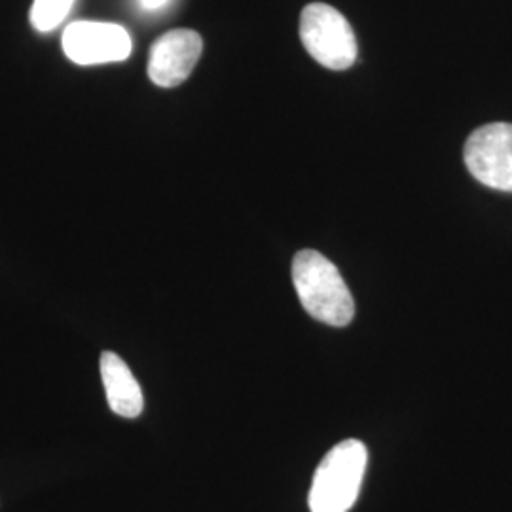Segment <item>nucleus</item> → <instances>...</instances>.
<instances>
[{"label": "nucleus", "mask_w": 512, "mask_h": 512, "mask_svg": "<svg viewBox=\"0 0 512 512\" xmlns=\"http://www.w3.org/2000/svg\"><path fill=\"white\" fill-rule=\"evenodd\" d=\"M293 281L304 310L330 327H346L353 321L355 302L344 277L327 256L300 251L294 256Z\"/></svg>", "instance_id": "nucleus-1"}, {"label": "nucleus", "mask_w": 512, "mask_h": 512, "mask_svg": "<svg viewBox=\"0 0 512 512\" xmlns=\"http://www.w3.org/2000/svg\"><path fill=\"white\" fill-rule=\"evenodd\" d=\"M368 452L357 439L336 444L319 463L310 490L311 512H349L365 478Z\"/></svg>", "instance_id": "nucleus-2"}, {"label": "nucleus", "mask_w": 512, "mask_h": 512, "mask_svg": "<svg viewBox=\"0 0 512 512\" xmlns=\"http://www.w3.org/2000/svg\"><path fill=\"white\" fill-rule=\"evenodd\" d=\"M300 38L308 54L330 71H346L357 59L355 33L336 8L313 2L302 10Z\"/></svg>", "instance_id": "nucleus-3"}, {"label": "nucleus", "mask_w": 512, "mask_h": 512, "mask_svg": "<svg viewBox=\"0 0 512 512\" xmlns=\"http://www.w3.org/2000/svg\"><path fill=\"white\" fill-rule=\"evenodd\" d=\"M463 160L478 183L512 192V124L495 122L473 131Z\"/></svg>", "instance_id": "nucleus-4"}, {"label": "nucleus", "mask_w": 512, "mask_h": 512, "mask_svg": "<svg viewBox=\"0 0 512 512\" xmlns=\"http://www.w3.org/2000/svg\"><path fill=\"white\" fill-rule=\"evenodd\" d=\"M133 42L116 23L74 21L63 33V52L76 65H103L126 61Z\"/></svg>", "instance_id": "nucleus-5"}, {"label": "nucleus", "mask_w": 512, "mask_h": 512, "mask_svg": "<svg viewBox=\"0 0 512 512\" xmlns=\"http://www.w3.org/2000/svg\"><path fill=\"white\" fill-rule=\"evenodd\" d=\"M203 52V40L192 29H173L158 38L148 55V78L160 88H177L192 74Z\"/></svg>", "instance_id": "nucleus-6"}, {"label": "nucleus", "mask_w": 512, "mask_h": 512, "mask_svg": "<svg viewBox=\"0 0 512 512\" xmlns=\"http://www.w3.org/2000/svg\"><path fill=\"white\" fill-rule=\"evenodd\" d=\"M101 378L107 391L110 410L116 416L128 420L139 418L145 408L141 385L135 380L126 361L114 351L101 353Z\"/></svg>", "instance_id": "nucleus-7"}, {"label": "nucleus", "mask_w": 512, "mask_h": 512, "mask_svg": "<svg viewBox=\"0 0 512 512\" xmlns=\"http://www.w3.org/2000/svg\"><path fill=\"white\" fill-rule=\"evenodd\" d=\"M74 0H35L31 8V23L38 33L54 31L69 16Z\"/></svg>", "instance_id": "nucleus-8"}, {"label": "nucleus", "mask_w": 512, "mask_h": 512, "mask_svg": "<svg viewBox=\"0 0 512 512\" xmlns=\"http://www.w3.org/2000/svg\"><path fill=\"white\" fill-rule=\"evenodd\" d=\"M165 4H167V0H141V6L145 10H160Z\"/></svg>", "instance_id": "nucleus-9"}]
</instances>
